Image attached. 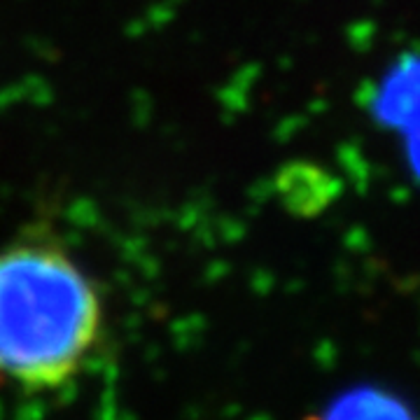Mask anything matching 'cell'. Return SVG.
<instances>
[{"mask_svg":"<svg viewBox=\"0 0 420 420\" xmlns=\"http://www.w3.org/2000/svg\"><path fill=\"white\" fill-rule=\"evenodd\" d=\"M103 334V304L87 271L52 233L0 248V378L26 390L70 381Z\"/></svg>","mask_w":420,"mask_h":420,"instance_id":"1","label":"cell"},{"mask_svg":"<svg viewBox=\"0 0 420 420\" xmlns=\"http://www.w3.org/2000/svg\"><path fill=\"white\" fill-rule=\"evenodd\" d=\"M330 420H409L399 406L372 394H359L348 399L346 404L336 406Z\"/></svg>","mask_w":420,"mask_h":420,"instance_id":"3","label":"cell"},{"mask_svg":"<svg viewBox=\"0 0 420 420\" xmlns=\"http://www.w3.org/2000/svg\"><path fill=\"white\" fill-rule=\"evenodd\" d=\"M372 112L397 133L420 126V52L401 56L385 70L372 98Z\"/></svg>","mask_w":420,"mask_h":420,"instance_id":"2","label":"cell"},{"mask_svg":"<svg viewBox=\"0 0 420 420\" xmlns=\"http://www.w3.org/2000/svg\"><path fill=\"white\" fill-rule=\"evenodd\" d=\"M401 138H404L406 162L411 166V171H414V175L420 180V126L404 131V133H401Z\"/></svg>","mask_w":420,"mask_h":420,"instance_id":"4","label":"cell"}]
</instances>
